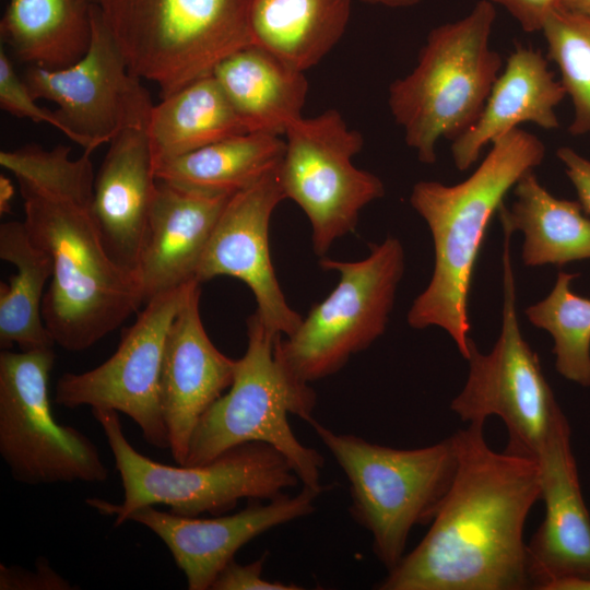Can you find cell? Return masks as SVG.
I'll use <instances>...</instances> for the list:
<instances>
[{
	"instance_id": "obj_13",
	"label": "cell",
	"mask_w": 590,
	"mask_h": 590,
	"mask_svg": "<svg viewBox=\"0 0 590 590\" xmlns=\"http://www.w3.org/2000/svg\"><path fill=\"white\" fill-rule=\"evenodd\" d=\"M194 282L145 302L108 359L87 371L60 376L55 402L69 409L122 413L138 425L149 445L168 449L160 399L162 365L170 327Z\"/></svg>"
},
{
	"instance_id": "obj_9",
	"label": "cell",
	"mask_w": 590,
	"mask_h": 590,
	"mask_svg": "<svg viewBox=\"0 0 590 590\" xmlns=\"http://www.w3.org/2000/svg\"><path fill=\"white\" fill-rule=\"evenodd\" d=\"M500 223L504 233L500 333L486 354L469 338L468 378L450 408L464 423L498 416L508 433L505 451L535 461L567 418L543 374L538 354L520 331L510 255L514 232Z\"/></svg>"
},
{
	"instance_id": "obj_30",
	"label": "cell",
	"mask_w": 590,
	"mask_h": 590,
	"mask_svg": "<svg viewBox=\"0 0 590 590\" xmlns=\"http://www.w3.org/2000/svg\"><path fill=\"white\" fill-rule=\"evenodd\" d=\"M542 33L547 59L557 66L559 81L573 103L568 131L575 137L590 133V16L557 9Z\"/></svg>"
},
{
	"instance_id": "obj_32",
	"label": "cell",
	"mask_w": 590,
	"mask_h": 590,
	"mask_svg": "<svg viewBox=\"0 0 590 590\" xmlns=\"http://www.w3.org/2000/svg\"><path fill=\"white\" fill-rule=\"evenodd\" d=\"M266 555L252 563L241 565L235 558L220 571L210 590H302L294 583L270 581L263 578Z\"/></svg>"
},
{
	"instance_id": "obj_39",
	"label": "cell",
	"mask_w": 590,
	"mask_h": 590,
	"mask_svg": "<svg viewBox=\"0 0 590 590\" xmlns=\"http://www.w3.org/2000/svg\"><path fill=\"white\" fill-rule=\"evenodd\" d=\"M553 590H590V580H571L557 583Z\"/></svg>"
},
{
	"instance_id": "obj_8",
	"label": "cell",
	"mask_w": 590,
	"mask_h": 590,
	"mask_svg": "<svg viewBox=\"0 0 590 590\" xmlns=\"http://www.w3.org/2000/svg\"><path fill=\"white\" fill-rule=\"evenodd\" d=\"M249 0H101L105 24L129 70L155 83L161 98L252 45Z\"/></svg>"
},
{
	"instance_id": "obj_38",
	"label": "cell",
	"mask_w": 590,
	"mask_h": 590,
	"mask_svg": "<svg viewBox=\"0 0 590 590\" xmlns=\"http://www.w3.org/2000/svg\"><path fill=\"white\" fill-rule=\"evenodd\" d=\"M370 4H379L389 8H408L420 3L422 0H362Z\"/></svg>"
},
{
	"instance_id": "obj_23",
	"label": "cell",
	"mask_w": 590,
	"mask_h": 590,
	"mask_svg": "<svg viewBox=\"0 0 590 590\" xmlns=\"http://www.w3.org/2000/svg\"><path fill=\"white\" fill-rule=\"evenodd\" d=\"M351 14V0H249L252 45L306 71L340 42Z\"/></svg>"
},
{
	"instance_id": "obj_33",
	"label": "cell",
	"mask_w": 590,
	"mask_h": 590,
	"mask_svg": "<svg viewBox=\"0 0 590 590\" xmlns=\"http://www.w3.org/2000/svg\"><path fill=\"white\" fill-rule=\"evenodd\" d=\"M74 587L46 558H38L36 571L0 565L1 590H69Z\"/></svg>"
},
{
	"instance_id": "obj_24",
	"label": "cell",
	"mask_w": 590,
	"mask_h": 590,
	"mask_svg": "<svg viewBox=\"0 0 590 590\" xmlns=\"http://www.w3.org/2000/svg\"><path fill=\"white\" fill-rule=\"evenodd\" d=\"M516 201L498 210L500 221L523 234L522 262L527 267L563 266L590 259V219L578 201L548 192L533 170L514 187Z\"/></svg>"
},
{
	"instance_id": "obj_7",
	"label": "cell",
	"mask_w": 590,
	"mask_h": 590,
	"mask_svg": "<svg viewBox=\"0 0 590 590\" xmlns=\"http://www.w3.org/2000/svg\"><path fill=\"white\" fill-rule=\"evenodd\" d=\"M309 424L350 483L351 517L371 536L378 560L392 569L405 555L415 526L430 524L456 476L455 436L437 444L398 449Z\"/></svg>"
},
{
	"instance_id": "obj_15",
	"label": "cell",
	"mask_w": 590,
	"mask_h": 590,
	"mask_svg": "<svg viewBox=\"0 0 590 590\" xmlns=\"http://www.w3.org/2000/svg\"><path fill=\"white\" fill-rule=\"evenodd\" d=\"M279 169L234 193L211 234L196 280L217 276L243 281L252 292L256 312L274 333L293 334L303 317L287 304L274 273L269 248V224L285 199Z\"/></svg>"
},
{
	"instance_id": "obj_11",
	"label": "cell",
	"mask_w": 590,
	"mask_h": 590,
	"mask_svg": "<svg viewBox=\"0 0 590 590\" xmlns=\"http://www.w3.org/2000/svg\"><path fill=\"white\" fill-rule=\"evenodd\" d=\"M52 349L0 353V456L27 485L102 483L108 477L96 445L59 424L51 411Z\"/></svg>"
},
{
	"instance_id": "obj_2",
	"label": "cell",
	"mask_w": 590,
	"mask_h": 590,
	"mask_svg": "<svg viewBox=\"0 0 590 590\" xmlns=\"http://www.w3.org/2000/svg\"><path fill=\"white\" fill-rule=\"evenodd\" d=\"M453 434L458 468L422 541L379 590H523L532 588L523 531L541 499L536 461L496 452L484 422Z\"/></svg>"
},
{
	"instance_id": "obj_21",
	"label": "cell",
	"mask_w": 590,
	"mask_h": 590,
	"mask_svg": "<svg viewBox=\"0 0 590 590\" xmlns=\"http://www.w3.org/2000/svg\"><path fill=\"white\" fill-rule=\"evenodd\" d=\"M565 96V88L550 71L547 59L533 48L517 47L494 82L476 121L451 141L455 166L462 172L469 169L487 144L522 123L557 129L555 108Z\"/></svg>"
},
{
	"instance_id": "obj_36",
	"label": "cell",
	"mask_w": 590,
	"mask_h": 590,
	"mask_svg": "<svg viewBox=\"0 0 590 590\" xmlns=\"http://www.w3.org/2000/svg\"><path fill=\"white\" fill-rule=\"evenodd\" d=\"M13 194H14V188L11 180L8 177L1 175L0 176V212L1 214L10 212Z\"/></svg>"
},
{
	"instance_id": "obj_4",
	"label": "cell",
	"mask_w": 590,
	"mask_h": 590,
	"mask_svg": "<svg viewBox=\"0 0 590 590\" xmlns=\"http://www.w3.org/2000/svg\"><path fill=\"white\" fill-rule=\"evenodd\" d=\"M495 19V5L481 0L433 28L414 69L390 84V111L420 162L434 164L438 141H453L479 118L503 64L489 44Z\"/></svg>"
},
{
	"instance_id": "obj_28",
	"label": "cell",
	"mask_w": 590,
	"mask_h": 590,
	"mask_svg": "<svg viewBox=\"0 0 590 590\" xmlns=\"http://www.w3.org/2000/svg\"><path fill=\"white\" fill-rule=\"evenodd\" d=\"M146 128L154 163L249 132L212 74L161 98Z\"/></svg>"
},
{
	"instance_id": "obj_16",
	"label": "cell",
	"mask_w": 590,
	"mask_h": 590,
	"mask_svg": "<svg viewBox=\"0 0 590 590\" xmlns=\"http://www.w3.org/2000/svg\"><path fill=\"white\" fill-rule=\"evenodd\" d=\"M303 486L295 495L280 494L267 503L249 499L231 516L200 518L142 507L129 517L152 531L169 550L189 590H210L220 571L239 548L264 532L314 512L322 493Z\"/></svg>"
},
{
	"instance_id": "obj_27",
	"label": "cell",
	"mask_w": 590,
	"mask_h": 590,
	"mask_svg": "<svg viewBox=\"0 0 590 590\" xmlns=\"http://www.w3.org/2000/svg\"><path fill=\"white\" fill-rule=\"evenodd\" d=\"M0 258L16 268L0 285V346L21 351L52 349L56 344L43 318L45 287L52 276L48 253L32 238L24 222L0 225Z\"/></svg>"
},
{
	"instance_id": "obj_29",
	"label": "cell",
	"mask_w": 590,
	"mask_h": 590,
	"mask_svg": "<svg viewBox=\"0 0 590 590\" xmlns=\"http://www.w3.org/2000/svg\"><path fill=\"white\" fill-rule=\"evenodd\" d=\"M578 274L558 272L550 294L526 309L534 327L553 340L555 368L566 379L590 386V299L575 294L571 281Z\"/></svg>"
},
{
	"instance_id": "obj_22",
	"label": "cell",
	"mask_w": 590,
	"mask_h": 590,
	"mask_svg": "<svg viewBox=\"0 0 590 590\" xmlns=\"http://www.w3.org/2000/svg\"><path fill=\"white\" fill-rule=\"evenodd\" d=\"M212 75L249 132L281 135L302 117L308 91L304 71L259 46L234 51Z\"/></svg>"
},
{
	"instance_id": "obj_31",
	"label": "cell",
	"mask_w": 590,
	"mask_h": 590,
	"mask_svg": "<svg viewBox=\"0 0 590 590\" xmlns=\"http://www.w3.org/2000/svg\"><path fill=\"white\" fill-rule=\"evenodd\" d=\"M0 107L12 116L49 123L66 134L56 113L37 105V99L24 79L16 73L3 48L0 49Z\"/></svg>"
},
{
	"instance_id": "obj_6",
	"label": "cell",
	"mask_w": 590,
	"mask_h": 590,
	"mask_svg": "<svg viewBox=\"0 0 590 590\" xmlns=\"http://www.w3.org/2000/svg\"><path fill=\"white\" fill-rule=\"evenodd\" d=\"M282 334L271 331L255 311L247 321V349L236 359L234 379L198 423L184 465L206 463L247 442H264L291 463L303 486L322 489L323 457L303 445L287 421L295 414L314 420L316 393L296 378L275 353Z\"/></svg>"
},
{
	"instance_id": "obj_17",
	"label": "cell",
	"mask_w": 590,
	"mask_h": 590,
	"mask_svg": "<svg viewBox=\"0 0 590 590\" xmlns=\"http://www.w3.org/2000/svg\"><path fill=\"white\" fill-rule=\"evenodd\" d=\"M235 365L236 359L219 351L204 329L200 283L194 282L170 327L161 374V409L177 464L186 463L203 414L231 387Z\"/></svg>"
},
{
	"instance_id": "obj_19",
	"label": "cell",
	"mask_w": 590,
	"mask_h": 590,
	"mask_svg": "<svg viewBox=\"0 0 590 590\" xmlns=\"http://www.w3.org/2000/svg\"><path fill=\"white\" fill-rule=\"evenodd\" d=\"M232 196L203 193L157 179L137 268L144 303L197 281L205 247Z\"/></svg>"
},
{
	"instance_id": "obj_18",
	"label": "cell",
	"mask_w": 590,
	"mask_h": 590,
	"mask_svg": "<svg viewBox=\"0 0 590 590\" xmlns=\"http://www.w3.org/2000/svg\"><path fill=\"white\" fill-rule=\"evenodd\" d=\"M545 516L527 543L532 589L590 580V515L583 502L570 427L564 423L535 460Z\"/></svg>"
},
{
	"instance_id": "obj_20",
	"label": "cell",
	"mask_w": 590,
	"mask_h": 590,
	"mask_svg": "<svg viewBox=\"0 0 590 590\" xmlns=\"http://www.w3.org/2000/svg\"><path fill=\"white\" fill-rule=\"evenodd\" d=\"M146 127L125 128L109 141L91 202L109 255L135 275L157 181Z\"/></svg>"
},
{
	"instance_id": "obj_40",
	"label": "cell",
	"mask_w": 590,
	"mask_h": 590,
	"mask_svg": "<svg viewBox=\"0 0 590 590\" xmlns=\"http://www.w3.org/2000/svg\"><path fill=\"white\" fill-rule=\"evenodd\" d=\"M86 1L93 4H98L101 0H86Z\"/></svg>"
},
{
	"instance_id": "obj_34",
	"label": "cell",
	"mask_w": 590,
	"mask_h": 590,
	"mask_svg": "<svg viewBox=\"0 0 590 590\" xmlns=\"http://www.w3.org/2000/svg\"><path fill=\"white\" fill-rule=\"evenodd\" d=\"M503 7L527 33L542 32L548 16L560 9V0H487Z\"/></svg>"
},
{
	"instance_id": "obj_25",
	"label": "cell",
	"mask_w": 590,
	"mask_h": 590,
	"mask_svg": "<svg viewBox=\"0 0 590 590\" xmlns=\"http://www.w3.org/2000/svg\"><path fill=\"white\" fill-rule=\"evenodd\" d=\"M91 8L86 0H8L0 36L20 61L66 68L90 47Z\"/></svg>"
},
{
	"instance_id": "obj_37",
	"label": "cell",
	"mask_w": 590,
	"mask_h": 590,
	"mask_svg": "<svg viewBox=\"0 0 590 590\" xmlns=\"http://www.w3.org/2000/svg\"><path fill=\"white\" fill-rule=\"evenodd\" d=\"M560 8L571 13L590 16V0H560Z\"/></svg>"
},
{
	"instance_id": "obj_35",
	"label": "cell",
	"mask_w": 590,
	"mask_h": 590,
	"mask_svg": "<svg viewBox=\"0 0 590 590\" xmlns=\"http://www.w3.org/2000/svg\"><path fill=\"white\" fill-rule=\"evenodd\" d=\"M556 155L565 166L583 212L590 215V161L567 146L559 148Z\"/></svg>"
},
{
	"instance_id": "obj_5",
	"label": "cell",
	"mask_w": 590,
	"mask_h": 590,
	"mask_svg": "<svg viewBox=\"0 0 590 590\" xmlns=\"http://www.w3.org/2000/svg\"><path fill=\"white\" fill-rule=\"evenodd\" d=\"M120 474V504L99 498L86 503L99 514L114 516L115 527L129 521L135 510L165 505L180 516L220 515L240 499L268 500L295 487L299 479L288 460L264 442L234 447L215 459L197 465H168L135 450L125 436L118 412L93 409Z\"/></svg>"
},
{
	"instance_id": "obj_1",
	"label": "cell",
	"mask_w": 590,
	"mask_h": 590,
	"mask_svg": "<svg viewBox=\"0 0 590 590\" xmlns=\"http://www.w3.org/2000/svg\"><path fill=\"white\" fill-rule=\"evenodd\" d=\"M71 148L30 144L1 155L17 181L24 224L48 253L52 276L43 318L56 344L84 351L116 330L144 298L138 276L106 249L91 202L95 174L91 155L73 160Z\"/></svg>"
},
{
	"instance_id": "obj_12",
	"label": "cell",
	"mask_w": 590,
	"mask_h": 590,
	"mask_svg": "<svg viewBox=\"0 0 590 590\" xmlns=\"http://www.w3.org/2000/svg\"><path fill=\"white\" fill-rule=\"evenodd\" d=\"M284 135L279 169L284 197L305 212L314 251L323 256L335 239L354 231L359 212L385 194V186L376 175L353 165L364 140L338 110L302 116Z\"/></svg>"
},
{
	"instance_id": "obj_14",
	"label": "cell",
	"mask_w": 590,
	"mask_h": 590,
	"mask_svg": "<svg viewBox=\"0 0 590 590\" xmlns=\"http://www.w3.org/2000/svg\"><path fill=\"white\" fill-rule=\"evenodd\" d=\"M92 38L86 54L61 69L30 66L24 81L36 99L56 105L66 137L94 152L121 130L148 125L154 104L92 3Z\"/></svg>"
},
{
	"instance_id": "obj_26",
	"label": "cell",
	"mask_w": 590,
	"mask_h": 590,
	"mask_svg": "<svg viewBox=\"0 0 590 590\" xmlns=\"http://www.w3.org/2000/svg\"><path fill=\"white\" fill-rule=\"evenodd\" d=\"M284 150L276 134H237L155 163V176L185 189L232 196L278 169Z\"/></svg>"
},
{
	"instance_id": "obj_10",
	"label": "cell",
	"mask_w": 590,
	"mask_h": 590,
	"mask_svg": "<svg viewBox=\"0 0 590 590\" xmlns=\"http://www.w3.org/2000/svg\"><path fill=\"white\" fill-rule=\"evenodd\" d=\"M319 264L339 272V283L293 334L275 343L279 358L307 384L335 374L384 334L404 271V250L398 238L387 237L370 245L365 259H321Z\"/></svg>"
},
{
	"instance_id": "obj_3",
	"label": "cell",
	"mask_w": 590,
	"mask_h": 590,
	"mask_svg": "<svg viewBox=\"0 0 590 590\" xmlns=\"http://www.w3.org/2000/svg\"><path fill=\"white\" fill-rule=\"evenodd\" d=\"M544 156L543 142L517 128L496 139L463 181L448 186L422 180L412 189L410 203L430 231L435 259L432 279L413 302L408 323L414 329H444L464 359L470 338L468 298L486 231L509 190Z\"/></svg>"
}]
</instances>
